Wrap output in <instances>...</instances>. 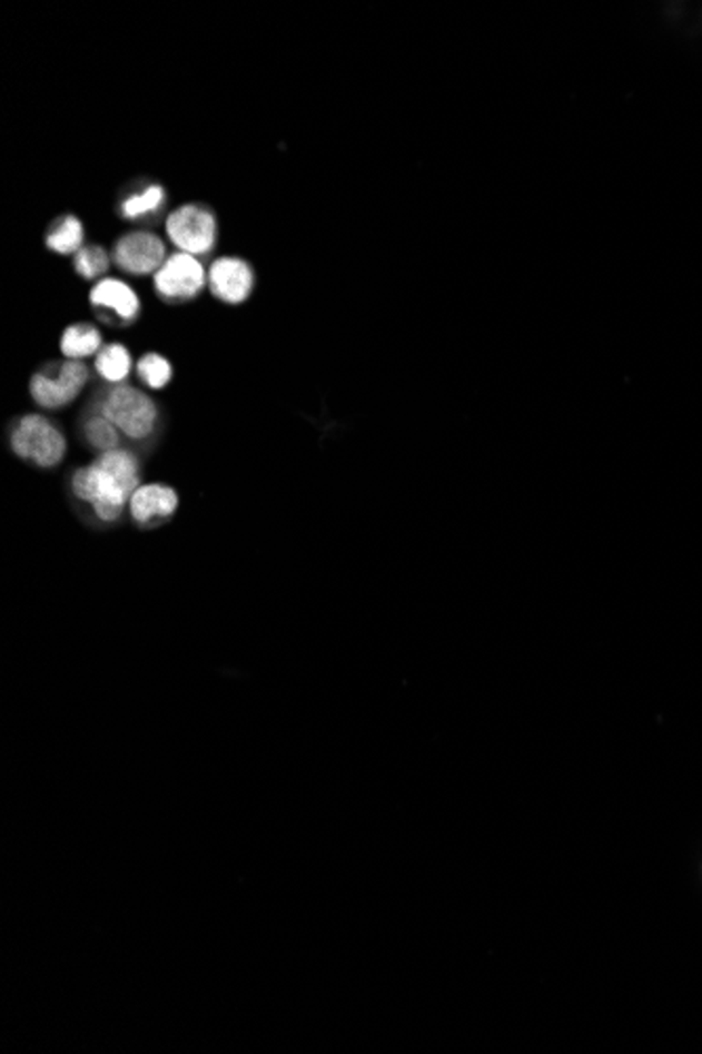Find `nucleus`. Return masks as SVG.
I'll list each match as a JSON object with an SVG mask.
<instances>
[{
    "label": "nucleus",
    "instance_id": "10",
    "mask_svg": "<svg viewBox=\"0 0 702 1054\" xmlns=\"http://www.w3.org/2000/svg\"><path fill=\"white\" fill-rule=\"evenodd\" d=\"M91 302L97 307L112 309V312H116V316L125 323H131L137 316V312H139V299H137L134 288L127 287L125 283L115 280V278H106V280L97 283V287L91 293Z\"/></svg>",
    "mask_w": 702,
    "mask_h": 1054
},
{
    "label": "nucleus",
    "instance_id": "3",
    "mask_svg": "<svg viewBox=\"0 0 702 1054\" xmlns=\"http://www.w3.org/2000/svg\"><path fill=\"white\" fill-rule=\"evenodd\" d=\"M11 444L21 460L34 461L42 467L56 465L66 453V441L61 432L40 415L23 417L13 432Z\"/></svg>",
    "mask_w": 702,
    "mask_h": 1054
},
{
    "label": "nucleus",
    "instance_id": "6",
    "mask_svg": "<svg viewBox=\"0 0 702 1054\" xmlns=\"http://www.w3.org/2000/svg\"><path fill=\"white\" fill-rule=\"evenodd\" d=\"M89 380V371L82 361H68L59 366L58 375L39 373L32 380V398L45 408H58L72 403L78 392Z\"/></svg>",
    "mask_w": 702,
    "mask_h": 1054
},
{
    "label": "nucleus",
    "instance_id": "8",
    "mask_svg": "<svg viewBox=\"0 0 702 1054\" xmlns=\"http://www.w3.org/2000/svg\"><path fill=\"white\" fill-rule=\"evenodd\" d=\"M209 280L212 293L219 299L228 304H243L253 288V272L243 259L221 257L210 266Z\"/></svg>",
    "mask_w": 702,
    "mask_h": 1054
},
{
    "label": "nucleus",
    "instance_id": "11",
    "mask_svg": "<svg viewBox=\"0 0 702 1054\" xmlns=\"http://www.w3.org/2000/svg\"><path fill=\"white\" fill-rule=\"evenodd\" d=\"M101 347V335L96 326L72 325L61 337V352L72 361H82L93 356Z\"/></svg>",
    "mask_w": 702,
    "mask_h": 1054
},
{
    "label": "nucleus",
    "instance_id": "12",
    "mask_svg": "<svg viewBox=\"0 0 702 1054\" xmlns=\"http://www.w3.org/2000/svg\"><path fill=\"white\" fill-rule=\"evenodd\" d=\"M96 368L108 382H122L131 373V356L122 345H108L99 352Z\"/></svg>",
    "mask_w": 702,
    "mask_h": 1054
},
{
    "label": "nucleus",
    "instance_id": "14",
    "mask_svg": "<svg viewBox=\"0 0 702 1054\" xmlns=\"http://www.w3.org/2000/svg\"><path fill=\"white\" fill-rule=\"evenodd\" d=\"M85 436L91 446H96L99 451H115L116 444H118V427L110 420H106L103 415L101 417H91L89 422L85 423Z\"/></svg>",
    "mask_w": 702,
    "mask_h": 1054
},
{
    "label": "nucleus",
    "instance_id": "9",
    "mask_svg": "<svg viewBox=\"0 0 702 1054\" xmlns=\"http://www.w3.org/2000/svg\"><path fill=\"white\" fill-rule=\"evenodd\" d=\"M177 510V495L169 486L148 484L137 489L131 498V514L139 524H154L172 516Z\"/></svg>",
    "mask_w": 702,
    "mask_h": 1054
},
{
    "label": "nucleus",
    "instance_id": "17",
    "mask_svg": "<svg viewBox=\"0 0 702 1054\" xmlns=\"http://www.w3.org/2000/svg\"><path fill=\"white\" fill-rule=\"evenodd\" d=\"M75 264H77L80 276L97 278V276L106 274V269L110 266V257L101 247H85V249L78 250Z\"/></svg>",
    "mask_w": 702,
    "mask_h": 1054
},
{
    "label": "nucleus",
    "instance_id": "16",
    "mask_svg": "<svg viewBox=\"0 0 702 1054\" xmlns=\"http://www.w3.org/2000/svg\"><path fill=\"white\" fill-rule=\"evenodd\" d=\"M162 200H165L162 188H160V186H152V188H148V190L137 194V196L127 198L125 205H122V213H125V217L135 219V217H141V215L156 211Z\"/></svg>",
    "mask_w": 702,
    "mask_h": 1054
},
{
    "label": "nucleus",
    "instance_id": "1",
    "mask_svg": "<svg viewBox=\"0 0 702 1054\" xmlns=\"http://www.w3.org/2000/svg\"><path fill=\"white\" fill-rule=\"evenodd\" d=\"M139 484V465L127 451H108L91 465L75 474V495L93 505L97 516L115 522L131 501Z\"/></svg>",
    "mask_w": 702,
    "mask_h": 1054
},
{
    "label": "nucleus",
    "instance_id": "2",
    "mask_svg": "<svg viewBox=\"0 0 702 1054\" xmlns=\"http://www.w3.org/2000/svg\"><path fill=\"white\" fill-rule=\"evenodd\" d=\"M101 415L115 423L129 439H146L158 417L152 398L127 385L110 392L101 406Z\"/></svg>",
    "mask_w": 702,
    "mask_h": 1054
},
{
    "label": "nucleus",
    "instance_id": "7",
    "mask_svg": "<svg viewBox=\"0 0 702 1054\" xmlns=\"http://www.w3.org/2000/svg\"><path fill=\"white\" fill-rule=\"evenodd\" d=\"M167 249L165 243L150 232H134L118 240L115 249L116 266L129 274H150L162 268Z\"/></svg>",
    "mask_w": 702,
    "mask_h": 1054
},
{
    "label": "nucleus",
    "instance_id": "5",
    "mask_svg": "<svg viewBox=\"0 0 702 1054\" xmlns=\"http://www.w3.org/2000/svg\"><path fill=\"white\" fill-rule=\"evenodd\" d=\"M205 268L194 255L177 253L156 272L154 283L167 299H191L205 287Z\"/></svg>",
    "mask_w": 702,
    "mask_h": 1054
},
{
    "label": "nucleus",
    "instance_id": "4",
    "mask_svg": "<svg viewBox=\"0 0 702 1054\" xmlns=\"http://www.w3.org/2000/svg\"><path fill=\"white\" fill-rule=\"evenodd\" d=\"M169 238L188 255H205L215 245V217L212 213L188 205L172 213L167 221Z\"/></svg>",
    "mask_w": 702,
    "mask_h": 1054
},
{
    "label": "nucleus",
    "instance_id": "15",
    "mask_svg": "<svg viewBox=\"0 0 702 1054\" xmlns=\"http://www.w3.org/2000/svg\"><path fill=\"white\" fill-rule=\"evenodd\" d=\"M137 368H139V377L154 390H160L171 382V365L158 354L144 356Z\"/></svg>",
    "mask_w": 702,
    "mask_h": 1054
},
{
    "label": "nucleus",
    "instance_id": "13",
    "mask_svg": "<svg viewBox=\"0 0 702 1054\" xmlns=\"http://www.w3.org/2000/svg\"><path fill=\"white\" fill-rule=\"evenodd\" d=\"M82 238H85L82 224L77 217H66L59 221L58 228L47 236V247L61 255H68V253L80 250Z\"/></svg>",
    "mask_w": 702,
    "mask_h": 1054
}]
</instances>
